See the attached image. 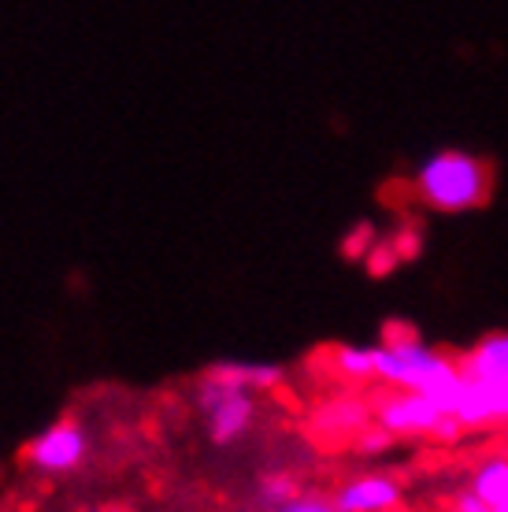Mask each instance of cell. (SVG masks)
Instances as JSON below:
<instances>
[{
  "mask_svg": "<svg viewBox=\"0 0 508 512\" xmlns=\"http://www.w3.org/2000/svg\"><path fill=\"white\" fill-rule=\"evenodd\" d=\"M93 512H115V509H93Z\"/></svg>",
  "mask_w": 508,
  "mask_h": 512,
  "instance_id": "17",
  "label": "cell"
},
{
  "mask_svg": "<svg viewBox=\"0 0 508 512\" xmlns=\"http://www.w3.org/2000/svg\"><path fill=\"white\" fill-rule=\"evenodd\" d=\"M390 442H394V435H390L386 427H379V423H368V427L356 435V449H360V453H382V449H390Z\"/></svg>",
  "mask_w": 508,
  "mask_h": 512,
  "instance_id": "14",
  "label": "cell"
},
{
  "mask_svg": "<svg viewBox=\"0 0 508 512\" xmlns=\"http://www.w3.org/2000/svg\"><path fill=\"white\" fill-rule=\"evenodd\" d=\"M401 501V483L394 475H356L349 479L334 505L342 512H390Z\"/></svg>",
  "mask_w": 508,
  "mask_h": 512,
  "instance_id": "7",
  "label": "cell"
},
{
  "mask_svg": "<svg viewBox=\"0 0 508 512\" xmlns=\"http://www.w3.org/2000/svg\"><path fill=\"white\" fill-rule=\"evenodd\" d=\"M275 512H342V509H338L334 501H323V498H301V494H297V498H290V501H286V505H279V509H275Z\"/></svg>",
  "mask_w": 508,
  "mask_h": 512,
  "instance_id": "15",
  "label": "cell"
},
{
  "mask_svg": "<svg viewBox=\"0 0 508 512\" xmlns=\"http://www.w3.org/2000/svg\"><path fill=\"white\" fill-rule=\"evenodd\" d=\"M375 379L397 386V390H420L442 412H453L464 390L460 360L442 357L438 349L423 346L420 338H386L375 346Z\"/></svg>",
  "mask_w": 508,
  "mask_h": 512,
  "instance_id": "1",
  "label": "cell"
},
{
  "mask_svg": "<svg viewBox=\"0 0 508 512\" xmlns=\"http://www.w3.org/2000/svg\"><path fill=\"white\" fill-rule=\"evenodd\" d=\"M197 397V409L204 416V427H208V438L216 446H230L253 427L256 420V394L245 390V386L227 383L223 375L208 372L193 390Z\"/></svg>",
  "mask_w": 508,
  "mask_h": 512,
  "instance_id": "3",
  "label": "cell"
},
{
  "mask_svg": "<svg viewBox=\"0 0 508 512\" xmlns=\"http://www.w3.org/2000/svg\"><path fill=\"white\" fill-rule=\"evenodd\" d=\"M464 431H486L508 423V379H471L464 375V390L453 409Z\"/></svg>",
  "mask_w": 508,
  "mask_h": 512,
  "instance_id": "6",
  "label": "cell"
},
{
  "mask_svg": "<svg viewBox=\"0 0 508 512\" xmlns=\"http://www.w3.org/2000/svg\"><path fill=\"white\" fill-rule=\"evenodd\" d=\"M375 423L394 438H457L464 431L453 412H442L420 390H397L394 397H382L375 405Z\"/></svg>",
  "mask_w": 508,
  "mask_h": 512,
  "instance_id": "4",
  "label": "cell"
},
{
  "mask_svg": "<svg viewBox=\"0 0 508 512\" xmlns=\"http://www.w3.org/2000/svg\"><path fill=\"white\" fill-rule=\"evenodd\" d=\"M453 512H490V509H486V501L468 487V490H460L457 498H453Z\"/></svg>",
  "mask_w": 508,
  "mask_h": 512,
  "instance_id": "16",
  "label": "cell"
},
{
  "mask_svg": "<svg viewBox=\"0 0 508 512\" xmlns=\"http://www.w3.org/2000/svg\"><path fill=\"white\" fill-rule=\"evenodd\" d=\"M212 372L223 375L227 383L253 390V394L282 383V368L279 364H267V360H219V364H212Z\"/></svg>",
  "mask_w": 508,
  "mask_h": 512,
  "instance_id": "10",
  "label": "cell"
},
{
  "mask_svg": "<svg viewBox=\"0 0 508 512\" xmlns=\"http://www.w3.org/2000/svg\"><path fill=\"white\" fill-rule=\"evenodd\" d=\"M290 498H297L293 479H286V475H271V479H264V487H260V501H264L271 512L279 509V505H286Z\"/></svg>",
  "mask_w": 508,
  "mask_h": 512,
  "instance_id": "13",
  "label": "cell"
},
{
  "mask_svg": "<svg viewBox=\"0 0 508 512\" xmlns=\"http://www.w3.org/2000/svg\"><path fill=\"white\" fill-rule=\"evenodd\" d=\"M460 372L471 379H508V334H486L460 357Z\"/></svg>",
  "mask_w": 508,
  "mask_h": 512,
  "instance_id": "9",
  "label": "cell"
},
{
  "mask_svg": "<svg viewBox=\"0 0 508 512\" xmlns=\"http://www.w3.org/2000/svg\"><path fill=\"white\" fill-rule=\"evenodd\" d=\"M331 368L334 375H342L349 383L375 379V346H334Z\"/></svg>",
  "mask_w": 508,
  "mask_h": 512,
  "instance_id": "12",
  "label": "cell"
},
{
  "mask_svg": "<svg viewBox=\"0 0 508 512\" xmlns=\"http://www.w3.org/2000/svg\"><path fill=\"white\" fill-rule=\"evenodd\" d=\"M86 453H89V438L82 431V423L56 420L30 438L26 464L45 475H64V472H75L78 464L86 461Z\"/></svg>",
  "mask_w": 508,
  "mask_h": 512,
  "instance_id": "5",
  "label": "cell"
},
{
  "mask_svg": "<svg viewBox=\"0 0 508 512\" xmlns=\"http://www.w3.org/2000/svg\"><path fill=\"white\" fill-rule=\"evenodd\" d=\"M490 512H508V457H486L468 483Z\"/></svg>",
  "mask_w": 508,
  "mask_h": 512,
  "instance_id": "11",
  "label": "cell"
},
{
  "mask_svg": "<svg viewBox=\"0 0 508 512\" xmlns=\"http://www.w3.org/2000/svg\"><path fill=\"white\" fill-rule=\"evenodd\" d=\"M371 416H375V409H368L360 397H331V401H323L316 409V416H312V427H316L319 435H360L364 427L371 423Z\"/></svg>",
  "mask_w": 508,
  "mask_h": 512,
  "instance_id": "8",
  "label": "cell"
},
{
  "mask_svg": "<svg viewBox=\"0 0 508 512\" xmlns=\"http://www.w3.org/2000/svg\"><path fill=\"white\" fill-rule=\"evenodd\" d=\"M486 186H490L486 164L460 149L427 156L416 171V193L434 212H471L475 205H483Z\"/></svg>",
  "mask_w": 508,
  "mask_h": 512,
  "instance_id": "2",
  "label": "cell"
}]
</instances>
